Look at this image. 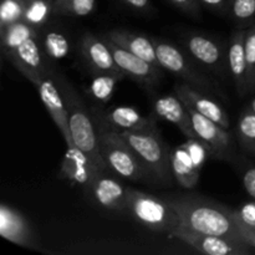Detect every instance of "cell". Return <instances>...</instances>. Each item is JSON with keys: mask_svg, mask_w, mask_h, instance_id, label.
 Listing matches in <instances>:
<instances>
[{"mask_svg": "<svg viewBox=\"0 0 255 255\" xmlns=\"http://www.w3.org/2000/svg\"><path fill=\"white\" fill-rule=\"evenodd\" d=\"M152 116L156 120H164L173 124L187 138H197L188 107L176 94L156 97L153 100Z\"/></svg>", "mask_w": 255, "mask_h": 255, "instance_id": "d6986e66", "label": "cell"}, {"mask_svg": "<svg viewBox=\"0 0 255 255\" xmlns=\"http://www.w3.org/2000/svg\"><path fill=\"white\" fill-rule=\"evenodd\" d=\"M174 7L181 10L182 12L187 14L193 19L201 17V2L199 0H168Z\"/></svg>", "mask_w": 255, "mask_h": 255, "instance_id": "836d02e7", "label": "cell"}, {"mask_svg": "<svg viewBox=\"0 0 255 255\" xmlns=\"http://www.w3.org/2000/svg\"><path fill=\"white\" fill-rule=\"evenodd\" d=\"M39 34L34 27L30 26L24 20L10 24L7 26L0 29V37H1V51L5 57H9L17 47L24 44L29 37Z\"/></svg>", "mask_w": 255, "mask_h": 255, "instance_id": "cb8c5ba5", "label": "cell"}, {"mask_svg": "<svg viewBox=\"0 0 255 255\" xmlns=\"http://www.w3.org/2000/svg\"><path fill=\"white\" fill-rule=\"evenodd\" d=\"M25 1H32V0H25Z\"/></svg>", "mask_w": 255, "mask_h": 255, "instance_id": "f35d334b", "label": "cell"}, {"mask_svg": "<svg viewBox=\"0 0 255 255\" xmlns=\"http://www.w3.org/2000/svg\"><path fill=\"white\" fill-rule=\"evenodd\" d=\"M7 60L34 85L40 77L49 72L50 67L55 66L49 64L45 57L39 34L29 37L7 57Z\"/></svg>", "mask_w": 255, "mask_h": 255, "instance_id": "7c38bea8", "label": "cell"}, {"mask_svg": "<svg viewBox=\"0 0 255 255\" xmlns=\"http://www.w3.org/2000/svg\"><path fill=\"white\" fill-rule=\"evenodd\" d=\"M153 41L158 61L164 70L206 94L228 101V97H227L221 82L211 74L204 71L184 51L183 47L171 41H167V40L157 39V37H153Z\"/></svg>", "mask_w": 255, "mask_h": 255, "instance_id": "3957f363", "label": "cell"}, {"mask_svg": "<svg viewBox=\"0 0 255 255\" xmlns=\"http://www.w3.org/2000/svg\"><path fill=\"white\" fill-rule=\"evenodd\" d=\"M233 216L238 227L255 228V199L244 202L239 208L233 209Z\"/></svg>", "mask_w": 255, "mask_h": 255, "instance_id": "d6a6232c", "label": "cell"}, {"mask_svg": "<svg viewBox=\"0 0 255 255\" xmlns=\"http://www.w3.org/2000/svg\"><path fill=\"white\" fill-rule=\"evenodd\" d=\"M229 17L236 29H249L255 25V0H232Z\"/></svg>", "mask_w": 255, "mask_h": 255, "instance_id": "f1b7e54d", "label": "cell"}, {"mask_svg": "<svg viewBox=\"0 0 255 255\" xmlns=\"http://www.w3.org/2000/svg\"><path fill=\"white\" fill-rule=\"evenodd\" d=\"M246 31L244 29H234L228 41V67L229 74L236 86L239 97L249 95L248 66L246 57Z\"/></svg>", "mask_w": 255, "mask_h": 255, "instance_id": "ffe728a7", "label": "cell"}, {"mask_svg": "<svg viewBox=\"0 0 255 255\" xmlns=\"http://www.w3.org/2000/svg\"><path fill=\"white\" fill-rule=\"evenodd\" d=\"M25 0H1L0 5V29L24 19Z\"/></svg>", "mask_w": 255, "mask_h": 255, "instance_id": "f546056e", "label": "cell"}, {"mask_svg": "<svg viewBox=\"0 0 255 255\" xmlns=\"http://www.w3.org/2000/svg\"><path fill=\"white\" fill-rule=\"evenodd\" d=\"M96 127L101 156L111 173L128 181L153 183V179L146 167L119 132L101 126Z\"/></svg>", "mask_w": 255, "mask_h": 255, "instance_id": "5b68a950", "label": "cell"}, {"mask_svg": "<svg viewBox=\"0 0 255 255\" xmlns=\"http://www.w3.org/2000/svg\"><path fill=\"white\" fill-rule=\"evenodd\" d=\"M89 85V95L97 104H107L112 99L115 87L126 75L119 72H99L94 74Z\"/></svg>", "mask_w": 255, "mask_h": 255, "instance_id": "d4e9b609", "label": "cell"}, {"mask_svg": "<svg viewBox=\"0 0 255 255\" xmlns=\"http://www.w3.org/2000/svg\"><path fill=\"white\" fill-rule=\"evenodd\" d=\"M127 214L141 226L168 236L182 224L179 214L163 197L134 188H128Z\"/></svg>", "mask_w": 255, "mask_h": 255, "instance_id": "8992f818", "label": "cell"}, {"mask_svg": "<svg viewBox=\"0 0 255 255\" xmlns=\"http://www.w3.org/2000/svg\"><path fill=\"white\" fill-rule=\"evenodd\" d=\"M96 0H54L52 10L56 16L84 17L92 14Z\"/></svg>", "mask_w": 255, "mask_h": 255, "instance_id": "83f0119b", "label": "cell"}, {"mask_svg": "<svg viewBox=\"0 0 255 255\" xmlns=\"http://www.w3.org/2000/svg\"><path fill=\"white\" fill-rule=\"evenodd\" d=\"M202 6L219 15H229L232 0H199Z\"/></svg>", "mask_w": 255, "mask_h": 255, "instance_id": "e575fe53", "label": "cell"}, {"mask_svg": "<svg viewBox=\"0 0 255 255\" xmlns=\"http://www.w3.org/2000/svg\"><path fill=\"white\" fill-rule=\"evenodd\" d=\"M142 162L154 184L168 187L174 179L172 172V149L161 137L158 128L119 132Z\"/></svg>", "mask_w": 255, "mask_h": 255, "instance_id": "277c9868", "label": "cell"}, {"mask_svg": "<svg viewBox=\"0 0 255 255\" xmlns=\"http://www.w3.org/2000/svg\"><path fill=\"white\" fill-rule=\"evenodd\" d=\"M96 126L111 131H138V129L156 128L157 120L144 117L136 109L129 106H117L110 109H101L100 106L90 107Z\"/></svg>", "mask_w": 255, "mask_h": 255, "instance_id": "9c48e42d", "label": "cell"}, {"mask_svg": "<svg viewBox=\"0 0 255 255\" xmlns=\"http://www.w3.org/2000/svg\"><path fill=\"white\" fill-rule=\"evenodd\" d=\"M229 163L241 177L243 188L252 199H255V158L243 153H237Z\"/></svg>", "mask_w": 255, "mask_h": 255, "instance_id": "4316f807", "label": "cell"}, {"mask_svg": "<svg viewBox=\"0 0 255 255\" xmlns=\"http://www.w3.org/2000/svg\"><path fill=\"white\" fill-rule=\"evenodd\" d=\"M96 164L76 144L67 146V151L60 164V177L89 192L95 178L100 173Z\"/></svg>", "mask_w": 255, "mask_h": 255, "instance_id": "9a60e30c", "label": "cell"}, {"mask_svg": "<svg viewBox=\"0 0 255 255\" xmlns=\"http://www.w3.org/2000/svg\"><path fill=\"white\" fill-rule=\"evenodd\" d=\"M106 39L111 40L115 44L120 45L124 49L128 50L132 54L137 55L141 59L151 62L152 65L157 67H162L158 61L156 52V46H154L153 37H149L147 35L141 34V32L129 31L125 29H114L107 31L104 35ZM163 69V67H162ZM164 70V69H163Z\"/></svg>", "mask_w": 255, "mask_h": 255, "instance_id": "44dd1931", "label": "cell"}, {"mask_svg": "<svg viewBox=\"0 0 255 255\" xmlns=\"http://www.w3.org/2000/svg\"><path fill=\"white\" fill-rule=\"evenodd\" d=\"M187 107L191 115L197 138L202 139L211 147L212 158L222 159L229 163L231 159L237 154L232 133H229L228 129L223 128L214 121L207 119L206 116L199 114L188 105Z\"/></svg>", "mask_w": 255, "mask_h": 255, "instance_id": "ba28073f", "label": "cell"}, {"mask_svg": "<svg viewBox=\"0 0 255 255\" xmlns=\"http://www.w3.org/2000/svg\"><path fill=\"white\" fill-rule=\"evenodd\" d=\"M174 94L184 104L191 106L192 109L198 111L199 114L206 116L207 119L214 121L223 128L229 129V126H231L229 116L227 115L223 106L219 102H217L212 95L206 94V92L191 86V85L184 81L174 85Z\"/></svg>", "mask_w": 255, "mask_h": 255, "instance_id": "2e32d148", "label": "cell"}, {"mask_svg": "<svg viewBox=\"0 0 255 255\" xmlns=\"http://www.w3.org/2000/svg\"><path fill=\"white\" fill-rule=\"evenodd\" d=\"M79 49L87 67L94 74L121 71L115 61L111 47L104 36H96L92 32H85L79 41Z\"/></svg>", "mask_w": 255, "mask_h": 255, "instance_id": "e0dca14e", "label": "cell"}, {"mask_svg": "<svg viewBox=\"0 0 255 255\" xmlns=\"http://www.w3.org/2000/svg\"><path fill=\"white\" fill-rule=\"evenodd\" d=\"M249 106H251V109L255 112V97H253V99L251 100V104H249Z\"/></svg>", "mask_w": 255, "mask_h": 255, "instance_id": "74e56055", "label": "cell"}, {"mask_svg": "<svg viewBox=\"0 0 255 255\" xmlns=\"http://www.w3.org/2000/svg\"><path fill=\"white\" fill-rule=\"evenodd\" d=\"M87 194L100 208L127 214L128 187L111 176L110 171L97 174Z\"/></svg>", "mask_w": 255, "mask_h": 255, "instance_id": "4fadbf2b", "label": "cell"}, {"mask_svg": "<svg viewBox=\"0 0 255 255\" xmlns=\"http://www.w3.org/2000/svg\"><path fill=\"white\" fill-rule=\"evenodd\" d=\"M246 57L248 66L249 95L255 94V25L246 31Z\"/></svg>", "mask_w": 255, "mask_h": 255, "instance_id": "4dcf8cb0", "label": "cell"}, {"mask_svg": "<svg viewBox=\"0 0 255 255\" xmlns=\"http://www.w3.org/2000/svg\"><path fill=\"white\" fill-rule=\"evenodd\" d=\"M0 236L20 247L40 249L29 221L19 211L4 203L0 206Z\"/></svg>", "mask_w": 255, "mask_h": 255, "instance_id": "ac0fdd59", "label": "cell"}, {"mask_svg": "<svg viewBox=\"0 0 255 255\" xmlns=\"http://www.w3.org/2000/svg\"><path fill=\"white\" fill-rule=\"evenodd\" d=\"M163 198L176 209L186 228L246 244L234 219L233 208L194 193L164 194Z\"/></svg>", "mask_w": 255, "mask_h": 255, "instance_id": "6da1fadb", "label": "cell"}, {"mask_svg": "<svg viewBox=\"0 0 255 255\" xmlns=\"http://www.w3.org/2000/svg\"><path fill=\"white\" fill-rule=\"evenodd\" d=\"M35 86H36L37 91H39L40 99H41L42 104L46 107L47 112H49L51 119L54 120V122L56 124L57 128L61 132L66 144L67 146L74 144L71 132H70L65 100L64 97H62L61 91H60L59 87H57L56 82L52 79L51 74H50V70L49 72H46L44 76H41L37 80Z\"/></svg>", "mask_w": 255, "mask_h": 255, "instance_id": "5bb4252c", "label": "cell"}, {"mask_svg": "<svg viewBox=\"0 0 255 255\" xmlns=\"http://www.w3.org/2000/svg\"><path fill=\"white\" fill-rule=\"evenodd\" d=\"M239 233L243 238L244 243L252 249L255 251V228H246V227H238Z\"/></svg>", "mask_w": 255, "mask_h": 255, "instance_id": "8d00e7d4", "label": "cell"}, {"mask_svg": "<svg viewBox=\"0 0 255 255\" xmlns=\"http://www.w3.org/2000/svg\"><path fill=\"white\" fill-rule=\"evenodd\" d=\"M171 164L174 179L179 187L192 189L198 184L201 172L196 168L193 159L183 143L172 149Z\"/></svg>", "mask_w": 255, "mask_h": 255, "instance_id": "603a6c76", "label": "cell"}, {"mask_svg": "<svg viewBox=\"0 0 255 255\" xmlns=\"http://www.w3.org/2000/svg\"><path fill=\"white\" fill-rule=\"evenodd\" d=\"M124 5H126L128 9L139 14H149L153 10L151 0H120Z\"/></svg>", "mask_w": 255, "mask_h": 255, "instance_id": "d590c367", "label": "cell"}, {"mask_svg": "<svg viewBox=\"0 0 255 255\" xmlns=\"http://www.w3.org/2000/svg\"><path fill=\"white\" fill-rule=\"evenodd\" d=\"M183 146L186 147L187 151L191 154L192 159L194 162V166L199 172L203 168L204 163H206L207 158L212 157V149L206 142H203L199 138H187Z\"/></svg>", "mask_w": 255, "mask_h": 255, "instance_id": "1f68e13d", "label": "cell"}, {"mask_svg": "<svg viewBox=\"0 0 255 255\" xmlns=\"http://www.w3.org/2000/svg\"><path fill=\"white\" fill-rule=\"evenodd\" d=\"M40 41L47 62L56 66L57 62L69 57L72 45L66 32L59 27H44L39 32Z\"/></svg>", "mask_w": 255, "mask_h": 255, "instance_id": "7402d4cb", "label": "cell"}, {"mask_svg": "<svg viewBox=\"0 0 255 255\" xmlns=\"http://www.w3.org/2000/svg\"><path fill=\"white\" fill-rule=\"evenodd\" d=\"M106 41L111 47L117 66L126 76L136 81L137 84L143 85V87H147L148 90L156 87V85L161 81L163 76L162 67L154 66L151 62L141 59L137 55L129 52L128 50L112 42L111 40L106 39Z\"/></svg>", "mask_w": 255, "mask_h": 255, "instance_id": "8fae6325", "label": "cell"}, {"mask_svg": "<svg viewBox=\"0 0 255 255\" xmlns=\"http://www.w3.org/2000/svg\"><path fill=\"white\" fill-rule=\"evenodd\" d=\"M169 237L178 239L199 253L207 255H247L252 253V249L246 244L237 243L223 237L194 232L182 224L172 232Z\"/></svg>", "mask_w": 255, "mask_h": 255, "instance_id": "30bf717a", "label": "cell"}, {"mask_svg": "<svg viewBox=\"0 0 255 255\" xmlns=\"http://www.w3.org/2000/svg\"><path fill=\"white\" fill-rule=\"evenodd\" d=\"M184 51L212 76L227 80L228 67V44L213 35L202 31H187L179 37Z\"/></svg>", "mask_w": 255, "mask_h": 255, "instance_id": "52a82bcc", "label": "cell"}, {"mask_svg": "<svg viewBox=\"0 0 255 255\" xmlns=\"http://www.w3.org/2000/svg\"><path fill=\"white\" fill-rule=\"evenodd\" d=\"M50 74L65 100L72 141L96 164L100 171L107 172L109 168L101 156L99 133L91 111L85 105L77 90L56 66L50 67Z\"/></svg>", "mask_w": 255, "mask_h": 255, "instance_id": "7a4b0ae2", "label": "cell"}, {"mask_svg": "<svg viewBox=\"0 0 255 255\" xmlns=\"http://www.w3.org/2000/svg\"><path fill=\"white\" fill-rule=\"evenodd\" d=\"M54 0H32L26 1L24 11V21L34 27L37 32L41 31L54 15L52 10Z\"/></svg>", "mask_w": 255, "mask_h": 255, "instance_id": "484cf974", "label": "cell"}]
</instances>
